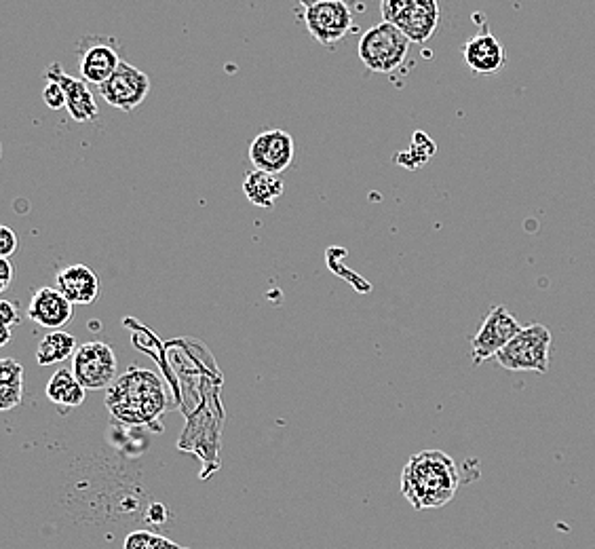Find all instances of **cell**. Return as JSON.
Returning a JSON list of instances; mask_svg holds the SVG:
<instances>
[{
	"instance_id": "1",
	"label": "cell",
	"mask_w": 595,
	"mask_h": 549,
	"mask_svg": "<svg viewBox=\"0 0 595 549\" xmlns=\"http://www.w3.org/2000/svg\"><path fill=\"white\" fill-rule=\"evenodd\" d=\"M460 486V473L450 454L422 450L401 471V495L412 509H439L448 505Z\"/></svg>"
},
{
	"instance_id": "2",
	"label": "cell",
	"mask_w": 595,
	"mask_h": 549,
	"mask_svg": "<svg viewBox=\"0 0 595 549\" xmlns=\"http://www.w3.org/2000/svg\"><path fill=\"white\" fill-rule=\"evenodd\" d=\"M114 419L127 425H155L167 410V393L157 372L129 368L106 393Z\"/></svg>"
},
{
	"instance_id": "3",
	"label": "cell",
	"mask_w": 595,
	"mask_h": 549,
	"mask_svg": "<svg viewBox=\"0 0 595 549\" xmlns=\"http://www.w3.org/2000/svg\"><path fill=\"white\" fill-rule=\"evenodd\" d=\"M551 332L543 324L522 328L511 343L496 355V362L509 372H549Z\"/></svg>"
},
{
	"instance_id": "4",
	"label": "cell",
	"mask_w": 595,
	"mask_h": 549,
	"mask_svg": "<svg viewBox=\"0 0 595 549\" xmlns=\"http://www.w3.org/2000/svg\"><path fill=\"white\" fill-rule=\"evenodd\" d=\"M408 51V36L387 22L370 28L359 41V60L366 64L368 70L378 74H389L397 70L406 62Z\"/></svg>"
},
{
	"instance_id": "5",
	"label": "cell",
	"mask_w": 595,
	"mask_h": 549,
	"mask_svg": "<svg viewBox=\"0 0 595 549\" xmlns=\"http://www.w3.org/2000/svg\"><path fill=\"white\" fill-rule=\"evenodd\" d=\"M385 22L401 30L410 43H427L439 26V5L435 0H382Z\"/></svg>"
},
{
	"instance_id": "6",
	"label": "cell",
	"mask_w": 595,
	"mask_h": 549,
	"mask_svg": "<svg viewBox=\"0 0 595 549\" xmlns=\"http://www.w3.org/2000/svg\"><path fill=\"white\" fill-rule=\"evenodd\" d=\"M304 26L317 43L334 47L353 32L355 17L342 0H317L304 5Z\"/></svg>"
},
{
	"instance_id": "7",
	"label": "cell",
	"mask_w": 595,
	"mask_h": 549,
	"mask_svg": "<svg viewBox=\"0 0 595 549\" xmlns=\"http://www.w3.org/2000/svg\"><path fill=\"white\" fill-rule=\"evenodd\" d=\"M72 372L87 391L110 389L117 381V355L112 347L100 340L85 343L72 357Z\"/></svg>"
},
{
	"instance_id": "8",
	"label": "cell",
	"mask_w": 595,
	"mask_h": 549,
	"mask_svg": "<svg viewBox=\"0 0 595 549\" xmlns=\"http://www.w3.org/2000/svg\"><path fill=\"white\" fill-rule=\"evenodd\" d=\"M520 332L522 326L520 321L515 319V315H511L503 305L492 307V311L484 319L482 328L471 338L473 364L479 366L496 357Z\"/></svg>"
},
{
	"instance_id": "9",
	"label": "cell",
	"mask_w": 595,
	"mask_h": 549,
	"mask_svg": "<svg viewBox=\"0 0 595 549\" xmlns=\"http://www.w3.org/2000/svg\"><path fill=\"white\" fill-rule=\"evenodd\" d=\"M150 93V79L148 74L140 68L121 62L117 72L100 87V96L112 108L131 112L148 98Z\"/></svg>"
},
{
	"instance_id": "10",
	"label": "cell",
	"mask_w": 595,
	"mask_h": 549,
	"mask_svg": "<svg viewBox=\"0 0 595 549\" xmlns=\"http://www.w3.org/2000/svg\"><path fill=\"white\" fill-rule=\"evenodd\" d=\"M249 161L266 174L279 176L294 161V138L283 129L262 131L249 144Z\"/></svg>"
},
{
	"instance_id": "11",
	"label": "cell",
	"mask_w": 595,
	"mask_h": 549,
	"mask_svg": "<svg viewBox=\"0 0 595 549\" xmlns=\"http://www.w3.org/2000/svg\"><path fill=\"white\" fill-rule=\"evenodd\" d=\"M121 62L117 49L102 36H85L79 43V70L85 83L102 87Z\"/></svg>"
},
{
	"instance_id": "12",
	"label": "cell",
	"mask_w": 595,
	"mask_h": 549,
	"mask_svg": "<svg viewBox=\"0 0 595 549\" xmlns=\"http://www.w3.org/2000/svg\"><path fill=\"white\" fill-rule=\"evenodd\" d=\"M45 77L51 83L62 85V89L66 93V102H68L66 110L76 123H91V121L98 119L100 110H98V104H95V98H93V93L89 89V83H85L83 79L70 77V74H66L62 70V66L57 62H53L47 68Z\"/></svg>"
},
{
	"instance_id": "13",
	"label": "cell",
	"mask_w": 595,
	"mask_h": 549,
	"mask_svg": "<svg viewBox=\"0 0 595 549\" xmlns=\"http://www.w3.org/2000/svg\"><path fill=\"white\" fill-rule=\"evenodd\" d=\"M74 315L72 302L57 290V288H38L32 294L30 307H28V317L36 321L38 326L49 328L51 332L64 328L70 324V319Z\"/></svg>"
},
{
	"instance_id": "14",
	"label": "cell",
	"mask_w": 595,
	"mask_h": 549,
	"mask_svg": "<svg viewBox=\"0 0 595 549\" xmlns=\"http://www.w3.org/2000/svg\"><path fill=\"white\" fill-rule=\"evenodd\" d=\"M463 58L475 74H496L505 68L507 62L501 41L490 32L471 36L463 47Z\"/></svg>"
},
{
	"instance_id": "15",
	"label": "cell",
	"mask_w": 595,
	"mask_h": 549,
	"mask_svg": "<svg viewBox=\"0 0 595 549\" xmlns=\"http://www.w3.org/2000/svg\"><path fill=\"white\" fill-rule=\"evenodd\" d=\"M57 290H60L72 305H91L100 296V279L87 264H72L62 269L55 277Z\"/></svg>"
},
{
	"instance_id": "16",
	"label": "cell",
	"mask_w": 595,
	"mask_h": 549,
	"mask_svg": "<svg viewBox=\"0 0 595 549\" xmlns=\"http://www.w3.org/2000/svg\"><path fill=\"white\" fill-rule=\"evenodd\" d=\"M285 184L279 176L260 172V169H252L243 180V193L249 203L256 207H264V210H273L275 201L283 195Z\"/></svg>"
},
{
	"instance_id": "17",
	"label": "cell",
	"mask_w": 595,
	"mask_h": 549,
	"mask_svg": "<svg viewBox=\"0 0 595 549\" xmlns=\"http://www.w3.org/2000/svg\"><path fill=\"white\" fill-rule=\"evenodd\" d=\"M85 387L76 381L72 370H57L47 383V397L62 410H74L85 402Z\"/></svg>"
},
{
	"instance_id": "18",
	"label": "cell",
	"mask_w": 595,
	"mask_h": 549,
	"mask_svg": "<svg viewBox=\"0 0 595 549\" xmlns=\"http://www.w3.org/2000/svg\"><path fill=\"white\" fill-rule=\"evenodd\" d=\"M24 397V368L15 359L5 357L0 362V408L13 410Z\"/></svg>"
},
{
	"instance_id": "19",
	"label": "cell",
	"mask_w": 595,
	"mask_h": 549,
	"mask_svg": "<svg viewBox=\"0 0 595 549\" xmlns=\"http://www.w3.org/2000/svg\"><path fill=\"white\" fill-rule=\"evenodd\" d=\"M76 338L68 332L62 330H55L51 334H47L41 345L36 349V364L38 366H51V364H60L66 362L68 357H74L76 353Z\"/></svg>"
},
{
	"instance_id": "20",
	"label": "cell",
	"mask_w": 595,
	"mask_h": 549,
	"mask_svg": "<svg viewBox=\"0 0 595 549\" xmlns=\"http://www.w3.org/2000/svg\"><path fill=\"white\" fill-rule=\"evenodd\" d=\"M123 549H180L176 541H171L155 530H133L123 541Z\"/></svg>"
},
{
	"instance_id": "21",
	"label": "cell",
	"mask_w": 595,
	"mask_h": 549,
	"mask_svg": "<svg viewBox=\"0 0 595 549\" xmlns=\"http://www.w3.org/2000/svg\"><path fill=\"white\" fill-rule=\"evenodd\" d=\"M43 100H45L47 108H51V110H62V108H66V104H68V102H66V93H64V89H62V85L51 83V81H47V85H45Z\"/></svg>"
},
{
	"instance_id": "22",
	"label": "cell",
	"mask_w": 595,
	"mask_h": 549,
	"mask_svg": "<svg viewBox=\"0 0 595 549\" xmlns=\"http://www.w3.org/2000/svg\"><path fill=\"white\" fill-rule=\"evenodd\" d=\"M17 250V235L9 226H0V256L9 258Z\"/></svg>"
},
{
	"instance_id": "23",
	"label": "cell",
	"mask_w": 595,
	"mask_h": 549,
	"mask_svg": "<svg viewBox=\"0 0 595 549\" xmlns=\"http://www.w3.org/2000/svg\"><path fill=\"white\" fill-rule=\"evenodd\" d=\"M0 317H3V326L11 328L15 324H19V313L17 307L9 300H0Z\"/></svg>"
},
{
	"instance_id": "24",
	"label": "cell",
	"mask_w": 595,
	"mask_h": 549,
	"mask_svg": "<svg viewBox=\"0 0 595 549\" xmlns=\"http://www.w3.org/2000/svg\"><path fill=\"white\" fill-rule=\"evenodd\" d=\"M13 279V267L9 258H0V290H7Z\"/></svg>"
},
{
	"instance_id": "25",
	"label": "cell",
	"mask_w": 595,
	"mask_h": 549,
	"mask_svg": "<svg viewBox=\"0 0 595 549\" xmlns=\"http://www.w3.org/2000/svg\"><path fill=\"white\" fill-rule=\"evenodd\" d=\"M148 516H150V518H155V520H157V524H163V522L167 520V511H165V507H163V505H159V503H157V505H152V507H150Z\"/></svg>"
},
{
	"instance_id": "26",
	"label": "cell",
	"mask_w": 595,
	"mask_h": 549,
	"mask_svg": "<svg viewBox=\"0 0 595 549\" xmlns=\"http://www.w3.org/2000/svg\"><path fill=\"white\" fill-rule=\"evenodd\" d=\"M9 340H11V328H7V326H3V338H0V345H9Z\"/></svg>"
},
{
	"instance_id": "27",
	"label": "cell",
	"mask_w": 595,
	"mask_h": 549,
	"mask_svg": "<svg viewBox=\"0 0 595 549\" xmlns=\"http://www.w3.org/2000/svg\"><path fill=\"white\" fill-rule=\"evenodd\" d=\"M180 549H190V547H180Z\"/></svg>"
}]
</instances>
